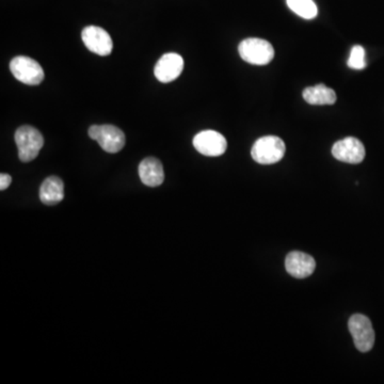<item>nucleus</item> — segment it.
Masks as SVG:
<instances>
[{
	"mask_svg": "<svg viewBox=\"0 0 384 384\" xmlns=\"http://www.w3.org/2000/svg\"><path fill=\"white\" fill-rule=\"evenodd\" d=\"M241 59L254 66H266L272 61L275 49L266 40L250 37L244 40L238 46Z\"/></svg>",
	"mask_w": 384,
	"mask_h": 384,
	"instance_id": "1",
	"label": "nucleus"
},
{
	"mask_svg": "<svg viewBox=\"0 0 384 384\" xmlns=\"http://www.w3.org/2000/svg\"><path fill=\"white\" fill-rule=\"evenodd\" d=\"M16 143L18 145V158L20 162H32L43 148V136L35 127L25 125L16 131Z\"/></svg>",
	"mask_w": 384,
	"mask_h": 384,
	"instance_id": "2",
	"label": "nucleus"
},
{
	"mask_svg": "<svg viewBox=\"0 0 384 384\" xmlns=\"http://www.w3.org/2000/svg\"><path fill=\"white\" fill-rule=\"evenodd\" d=\"M285 151V143L281 138L266 136L256 140L252 147L251 156L258 164H272L284 157Z\"/></svg>",
	"mask_w": 384,
	"mask_h": 384,
	"instance_id": "3",
	"label": "nucleus"
},
{
	"mask_svg": "<svg viewBox=\"0 0 384 384\" xmlns=\"http://www.w3.org/2000/svg\"><path fill=\"white\" fill-rule=\"evenodd\" d=\"M88 133L107 153H118L124 148V133L114 125H93Z\"/></svg>",
	"mask_w": 384,
	"mask_h": 384,
	"instance_id": "4",
	"label": "nucleus"
},
{
	"mask_svg": "<svg viewBox=\"0 0 384 384\" xmlns=\"http://www.w3.org/2000/svg\"><path fill=\"white\" fill-rule=\"evenodd\" d=\"M348 328L359 352H368L373 349L375 345V331L368 317L362 314L352 315L348 323Z\"/></svg>",
	"mask_w": 384,
	"mask_h": 384,
	"instance_id": "5",
	"label": "nucleus"
},
{
	"mask_svg": "<svg viewBox=\"0 0 384 384\" xmlns=\"http://www.w3.org/2000/svg\"><path fill=\"white\" fill-rule=\"evenodd\" d=\"M10 70L13 76L25 85H37L44 79V71L39 62L25 56L12 59Z\"/></svg>",
	"mask_w": 384,
	"mask_h": 384,
	"instance_id": "6",
	"label": "nucleus"
},
{
	"mask_svg": "<svg viewBox=\"0 0 384 384\" xmlns=\"http://www.w3.org/2000/svg\"><path fill=\"white\" fill-rule=\"evenodd\" d=\"M85 47L99 56H109L114 48V42L109 33L99 26L85 27L81 33Z\"/></svg>",
	"mask_w": 384,
	"mask_h": 384,
	"instance_id": "7",
	"label": "nucleus"
},
{
	"mask_svg": "<svg viewBox=\"0 0 384 384\" xmlns=\"http://www.w3.org/2000/svg\"><path fill=\"white\" fill-rule=\"evenodd\" d=\"M364 144L354 137L340 140L332 148V155L340 162L347 164H360L365 158Z\"/></svg>",
	"mask_w": 384,
	"mask_h": 384,
	"instance_id": "8",
	"label": "nucleus"
},
{
	"mask_svg": "<svg viewBox=\"0 0 384 384\" xmlns=\"http://www.w3.org/2000/svg\"><path fill=\"white\" fill-rule=\"evenodd\" d=\"M193 145L199 153L210 157H217L225 153L227 139L218 131H204L193 138Z\"/></svg>",
	"mask_w": 384,
	"mask_h": 384,
	"instance_id": "9",
	"label": "nucleus"
},
{
	"mask_svg": "<svg viewBox=\"0 0 384 384\" xmlns=\"http://www.w3.org/2000/svg\"><path fill=\"white\" fill-rule=\"evenodd\" d=\"M184 70V59L179 54H164L156 64L154 74L162 83H171L179 78Z\"/></svg>",
	"mask_w": 384,
	"mask_h": 384,
	"instance_id": "10",
	"label": "nucleus"
},
{
	"mask_svg": "<svg viewBox=\"0 0 384 384\" xmlns=\"http://www.w3.org/2000/svg\"><path fill=\"white\" fill-rule=\"evenodd\" d=\"M285 268L292 277L306 279L314 273L316 262L310 254L293 251L286 256Z\"/></svg>",
	"mask_w": 384,
	"mask_h": 384,
	"instance_id": "11",
	"label": "nucleus"
},
{
	"mask_svg": "<svg viewBox=\"0 0 384 384\" xmlns=\"http://www.w3.org/2000/svg\"><path fill=\"white\" fill-rule=\"evenodd\" d=\"M139 176L142 183L149 187H157L164 183V172L157 158L148 157L139 164Z\"/></svg>",
	"mask_w": 384,
	"mask_h": 384,
	"instance_id": "12",
	"label": "nucleus"
},
{
	"mask_svg": "<svg viewBox=\"0 0 384 384\" xmlns=\"http://www.w3.org/2000/svg\"><path fill=\"white\" fill-rule=\"evenodd\" d=\"M64 198V184L58 176H49L40 188V199L45 205L52 206L60 203Z\"/></svg>",
	"mask_w": 384,
	"mask_h": 384,
	"instance_id": "13",
	"label": "nucleus"
},
{
	"mask_svg": "<svg viewBox=\"0 0 384 384\" xmlns=\"http://www.w3.org/2000/svg\"><path fill=\"white\" fill-rule=\"evenodd\" d=\"M304 99L311 105H333L336 102V93L327 85H317L304 90Z\"/></svg>",
	"mask_w": 384,
	"mask_h": 384,
	"instance_id": "14",
	"label": "nucleus"
},
{
	"mask_svg": "<svg viewBox=\"0 0 384 384\" xmlns=\"http://www.w3.org/2000/svg\"><path fill=\"white\" fill-rule=\"evenodd\" d=\"M286 3L294 13L306 20H312L316 18L318 13L313 0H286Z\"/></svg>",
	"mask_w": 384,
	"mask_h": 384,
	"instance_id": "15",
	"label": "nucleus"
},
{
	"mask_svg": "<svg viewBox=\"0 0 384 384\" xmlns=\"http://www.w3.org/2000/svg\"><path fill=\"white\" fill-rule=\"evenodd\" d=\"M348 66L354 70L365 68L366 60H365V49L362 46L356 45L352 47L349 59H348Z\"/></svg>",
	"mask_w": 384,
	"mask_h": 384,
	"instance_id": "16",
	"label": "nucleus"
},
{
	"mask_svg": "<svg viewBox=\"0 0 384 384\" xmlns=\"http://www.w3.org/2000/svg\"><path fill=\"white\" fill-rule=\"evenodd\" d=\"M12 177L9 174H0V190H6L10 185H11Z\"/></svg>",
	"mask_w": 384,
	"mask_h": 384,
	"instance_id": "17",
	"label": "nucleus"
}]
</instances>
